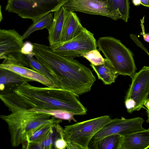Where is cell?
<instances>
[{"label": "cell", "instance_id": "18", "mask_svg": "<svg viewBox=\"0 0 149 149\" xmlns=\"http://www.w3.org/2000/svg\"><path fill=\"white\" fill-rule=\"evenodd\" d=\"M63 129L60 124L55 125L42 140L38 143L31 144L29 149H54L56 141L59 138L63 137Z\"/></svg>", "mask_w": 149, "mask_h": 149}, {"label": "cell", "instance_id": "1", "mask_svg": "<svg viewBox=\"0 0 149 149\" xmlns=\"http://www.w3.org/2000/svg\"><path fill=\"white\" fill-rule=\"evenodd\" d=\"M73 93L56 87L34 86L27 82L15 91L3 94L1 99L11 112L31 109H61L83 115L87 109Z\"/></svg>", "mask_w": 149, "mask_h": 149}, {"label": "cell", "instance_id": "10", "mask_svg": "<svg viewBox=\"0 0 149 149\" xmlns=\"http://www.w3.org/2000/svg\"><path fill=\"white\" fill-rule=\"evenodd\" d=\"M132 83L127 92L125 100H129L134 102L135 111L142 108L149 94V66L143 67L132 78Z\"/></svg>", "mask_w": 149, "mask_h": 149}, {"label": "cell", "instance_id": "15", "mask_svg": "<svg viewBox=\"0 0 149 149\" xmlns=\"http://www.w3.org/2000/svg\"><path fill=\"white\" fill-rule=\"evenodd\" d=\"M149 148V128L124 136L121 149Z\"/></svg>", "mask_w": 149, "mask_h": 149}, {"label": "cell", "instance_id": "6", "mask_svg": "<svg viewBox=\"0 0 149 149\" xmlns=\"http://www.w3.org/2000/svg\"><path fill=\"white\" fill-rule=\"evenodd\" d=\"M70 0H7L5 10L35 22L54 12Z\"/></svg>", "mask_w": 149, "mask_h": 149}, {"label": "cell", "instance_id": "5", "mask_svg": "<svg viewBox=\"0 0 149 149\" xmlns=\"http://www.w3.org/2000/svg\"><path fill=\"white\" fill-rule=\"evenodd\" d=\"M112 119L105 115L66 125L63 129L67 149H88L94 136Z\"/></svg>", "mask_w": 149, "mask_h": 149}, {"label": "cell", "instance_id": "24", "mask_svg": "<svg viewBox=\"0 0 149 149\" xmlns=\"http://www.w3.org/2000/svg\"><path fill=\"white\" fill-rule=\"evenodd\" d=\"M29 63V67L33 70L37 72L42 74L51 80L57 87V80L50 74L46 69L33 56L30 55H25Z\"/></svg>", "mask_w": 149, "mask_h": 149}, {"label": "cell", "instance_id": "29", "mask_svg": "<svg viewBox=\"0 0 149 149\" xmlns=\"http://www.w3.org/2000/svg\"><path fill=\"white\" fill-rule=\"evenodd\" d=\"M140 1L141 5L149 8V0H140Z\"/></svg>", "mask_w": 149, "mask_h": 149}, {"label": "cell", "instance_id": "33", "mask_svg": "<svg viewBox=\"0 0 149 149\" xmlns=\"http://www.w3.org/2000/svg\"><path fill=\"white\" fill-rule=\"evenodd\" d=\"M146 113L147 114V116L148 117V118L147 120H146V122L148 123H149V109H146Z\"/></svg>", "mask_w": 149, "mask_h": 149}, {"label": "cell", "instance_id": "23", "mask_svg": "<svg viewBox=\"0 0 149 149\" xmlns=\"http://www.w3.org/2000/svg\"><path fill=\"white\" fill-rule=\"evenodd\" d=\"M28 110L38 113H48L58 119L65 120L70 122L72 120L77 122L74 118L75 114L71 112L61 109L45 110L40 109H31Z\"/></svg>", "mask_w": 149, "mask_h": 149}, {"label": "cell", "instance_id": "4", "mask_svg": "<svg viewBox=\"0 0 149 149\" xmlns=\"http://www.w3.org/2000/svg\"><path fill=\"white\" fill-rule=\"evenodd\" d=\"M97 44L118 75L133 77L136 70L133 54L120 40L111 36L101 37Z\"/></svg>", "mask_w": 149, "mask_h": 149}, {"label": "cell", "instance_id": "20", "mask_svg": "<svg viewBox=\"0 0 149 149\" xmlns=\"http://www.w3.org/2000/svg\"><path fill=\"white\" fill-rule=\"evenodd\" d=\"M123 138L119 134L109 135L91 143L89 149H121Z\"/></svg>", "mask_w": 149, "mask_h": 149}, {"label": "cell", "instance_id": "2", "mask_svg": "<svg viewBox=\"0 0 149 149\" xmlns=\"http://www.w3.org/2000/svg\"><path fill=\"white\" fill-rule=\"evenodd\" d=\"M34 56L57 80V87L77 97L89 92L96 81L91 69L73 58L60 55L50 47L33 43Z\"/></svg>", "mask_w": 149, "mask_h": 149}, {"label": "cell", "instance_id": "8", "mask_svg": "<svg viewBox=\"0 0 149 149\" xmlns=\"http://www.w3.org/2000/svg\"><path fill=\"white\" fill-rule=\"evenodd\" d=\"M97 46L93 34L85 28L72 39L49 47L54 52L60 55L74 58L82 56L84 53L97 49Z\"/></svg>", "mask_w": 149, "mask_h": 149}, {"label": "cell", "instance_id": "26", "mask_svg": "<svg viewBox=\"0 0 149 149\" xmlns=\"http://www.w3.org/2000/svg\"><path fill=\"white\" fill-rule=\"evenodd\" d=\"M33 44L28 41L24 43L22 49V52L24 55H30L34 56Z\"/></svg>", "mask_w": 149, "mask_h": 149}, {"label": "cell", "instance_id": "19", "mask_svg": "<svg viewBox=\"0 0 149 149\" xmlns=\"http://www.w3.org/2000/svg\"><path fill=\"white\" fill-rule=\"evenodd\" d=\"M107 4L109 11L118 20L122 19L127 22L129 17L130 8L129 0H102Z\"/></svg>", "mask_w": 149, "mask_h": 149}, {"label": "cell", "instance_id": "7", "mask_svg": "<svg viewBox=\"0 0 149 149\" xmlns=\"http://www.w3.org/2000/svg\"><path fill=\"white\" fill-rule=\"evenodd\" d=\"M22 36L15 29H0V59L2 63L29 67L21 50L24 42Z\"/></svg>", "mask_w": 149, "mask_h": 149}, {"label": "cell", "instance_id": "28", "mask_svg": "<svg viewBox=\"0 0 149 149\" xmlns=\"http://www.w3.org/2000/svg\"><path fill=\"white\" fill-rule=\"evenodd\" d=\"M130 36L132 39L135 42L136 44L139 46V47L142 48L145 52L149 56V53L148 52V51L144 47L143 45L141 44L140 42L137 38L136 36L134 35L131 34L130 35Z\"/></svg>", "mask_w": 149, "mask_h": 149}, {"label": "cell", "instance_id": "16", "mask_svg": "<svg viewBox=\"0 0 149 149\" xmlns=\"http://www.w3.org/2000/svg\"><path fill=\"white\" fill-rule=\"evenodd\" d=\"M0 67L13 71L32 81L38 82L47 86L56 87L53 83L48 78L40 73L27 67L2 63L0 64Z\"/></svg>", "mask_w": 149, "mask_h": 149}, {"label": "cell", "instance_id": "12", "mask_svg": "<svg viewBox=\"0 0 149 149\" xmlns=\"http://www.w3.org/2000/svg\"><path fill=\"white\" fill-rule=\"evenodd\" d=\"M31 81L15 72L0 67V93L15 91L26 83Z\"/></svg>", "mask_w": 149, "mask_h": 149}, {"label": "cell", "instance_id": "32", "mask_svg": "<svg viewBox=\"0 0 149 149\" xmlns=\"http://www.w3.org/2000/svg\"><path fill=\"white\" fill-rule=\"evenodd\" d=\"M144 106L147 108L148 109H149V98L147 99L144 102Z\"/></svg>", "mask_w": 149, "mask_h": 149}, {"label": "cell", "instance_id": "14", "mask_svg": "<svg viewBox=\"0 0 149 149\" xmlns=\"http://www.w3.org/2000/svg\"><path fill=\"white\" fill-rule=\"evenodd\" d=\"M85 28L74 12L68 10L62 36V42L70 40L79 34Z\"/></svg>", "mask_w": 149, "mask_h": 149}, {"label": "cell", "instance_id": "21", "mask_svg": "<svg viewBox=\"0 0 149 149\" xmlns=\"http://www.w3.org/2000/svg\"><path fill=\"white\" fill-rule=\"evenodd\" d=\"M53 12H50L39 20L33 22L22 35L23 40L26 39L34 32L46 29L48 30L52 25L54 18Z\"/></svg>", "mask_w": 149, "mask_h": 149}, {"label": "cell", "instance_id": "22", "mask_svg": "<svg viewBox=\"0 0 149 149\" xmlns=\"http://www.w3.org/2000/svg\"><path fill=\"white\" fill-rule=\"evenodd\" d=\"M56 124H48L42 126L32 132L26 141L22 144V149H28L29 146L38 143L42 140L48 134L52 127Z\"/></svg>", "mask_w": 149, "mask_h": 149}, {"label": "cell", "instance_id": "17", "mask_svg": "<svg viewBox=\"0 0 149 149\" xmlns=\"http://www.w3.org/2000/svg\"><path fill=\"white\" fill-rule=\"evenodd\" d=\"M90 65L97 74L98 78L105 85H111L115 82L118 75L114 68L110 62L104 58V62L102 64Z\"/></svg>", "mask_w": 149, "mask_h": 149}, {"label": "cell", "instance_id": "9", "mask_svg": "<svg viewBox=\"0 0 149 149\" xmlns=\"http://www.w3.org/2000/svg\"><path fill=\"white\" fill-rule=\"evenodd\" d=\"M144 121L139 117L126 119L115 118L105 125L93 137L90 143H92L109 135L119 134L125 136L146 129L142 127Z\"/></svg>", "mask_w": 149, "mask_h": 149}, {"label": "cell", "instance_id": "27", "mask_svg": "<svg viewBox=\"0 0 149 149\" xmlns=\"http://www.w3.org/2000/svg\"><path fill=\"white\" fill-rule=\"evenodd\" d=\"M66 143L63 137L58 139L56 141L54 146V149H66Z\"/></svg>", "mask_w": 149, "mask_h": 149}, {"label": "cell", "instance_id": "3", "mask_svg": "<svg viewBox=\"0 0 149 149\" xmlns=\"http://www.w3.org/2000/svg\"><path fill=\"white\" fill-rule=\"evenodd\" d=\"M0 117L8 125L11 144L13 147L22 144L32 132L42 126L62 122V120L48 113L29 110L11 112L8 115H1Z\"/></svg>", "mask_w": 149, "mask_h": 149}, {"label": "cell", "instance_id": "25", "mask_svg": "<svg viewBox=\"0 0 149 149\" xmlns=\"http://www.w3.org/2000/svg\"><path fill=\"white\" fill-rule=\"evenodd\" d=\"M82 56L85 58L91 64L95 65L102 64L104 62V58H103L97 49L84 53Z\"/></svg>", "mask_w": 149, "mask_h": 149}, {"label": "cell", "instance_id": "31", "mask_svg": "<svg viewBox=\"0 0 149 149\" xmlns=\"http://www.w3.org/2000/svg\"><path fill=\"white\" fill-rule=\"evenodd\" d=\"M133 4L135 6H139L141 4L140 0H132Z\"/></svg>", "mask_w": 149, "mask_h": 149}, {"label": "cell", "instance_id": "11", "mask_svg": "<svg viewBox=\"0 0 149 149\" xmlns=\"http://www.w3.org/2000/svg\"><path fill=\"white\" fill-rule=\"evenodd\" d=\"M68 10L105 16L115 20L116 17L108 10L102 0H70L63 6Z\"/></svg>", "mask_w": 149, "mask_h": 149}, {"label": "cell", "instance_id": "13", "mask_svg": "<svg viewBox=\"0 0 149 149\" xmlns=\"http://www.w3.org/2000/svg\"><path fill=\"white\" fill-rule=\"evenodd\" d=\"M68 11L62 6L54 12L53 23L50 28L48 30L49 46L62 42V32Z\"/></svg>", "mask_w": 149, "mask_h": 149}, {"label": "cell", "instance_id": "34", "mask_svg": "<svg viewBox=\"0 0 149 149\" xmlns=\"http://www.w3.org/2000/svg\"><path fill=\"white\" fill-rule=\"evenodd\" d=\"M0 21L1 22L2 20L3 19V16L2 14V12L1 11V6L0 7Z\"/></svg>", "mask_w": 149, "mask_h": 149}, {"label": "cell", "instance_id": "30", "mask_svg": "<svg viewBox=\"0 0 149 149\" xmlns=\"http://www.w3.org/2000/svg\"><path fill=\"white\" fill-rule=\"evenodd\" d=\"M142 36L144 40L148 42H149V33H144Z\"/></svg>", "mask_w": 149, "mask_h": 149}]
</instances>
